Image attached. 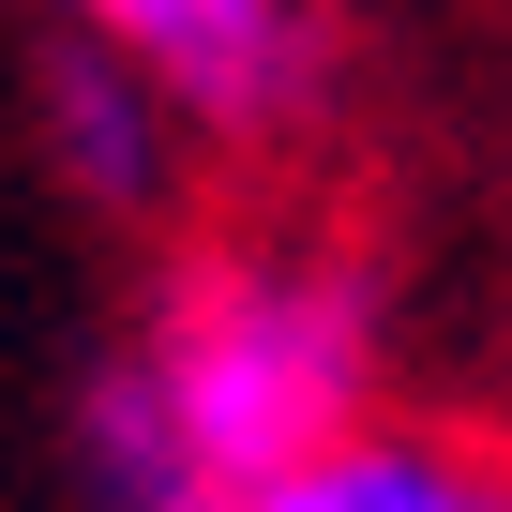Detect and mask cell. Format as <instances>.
I'll return each instance as SVG.
<instances>
[{"label": "cell", "instance_id": "1", "mask_svg": "<svg viewBox=\"0 0 512 512\" xmlns=\"http://www.w3.org/2000/svg\"><path fill=\"white\" fill-rule=\"evenodd\" d=\"M136 392L196 482L256 497L272 467H302L362 422V302L332 272H196L166 302V347L136 362Z\"/></svg>", "mask_w": 512, "mask_h": 512}, {"label": "cell", "instance_id": "3", "mask_svg": "<svg viewBox=\"0 0 512 512\" xmlns=\"http://www.w3.org/2000/svg\"><path fill=\"white\" fill-rule=\"evenodd\" d=\"M241 512H512V482H482V467H452V452H422V437H332V452H302V467H272Z\"/></svg>", "mask_w": 512, "mask_h": 512}, {"label": "cell", "instance_id": "2", "mask_svg": "<svg viewBox=\"0 0 512 512\" xmlns=\"http://www.w3.org/2000/svg\"><path fill=\"white\" fill-rule=\"evenodd\" d=\"M46 16H76L151 106H196V121H287L317 76L302 0H46Z\"/></svg>", "mask_w": 512, "mask_h": 512}, {"label": "cell", "instance_id": "5", "mask_svg": "<svg viewBox=\"0 0 512 512\" xmlns=\"http://www.w3.org/2000/svg\"><path fill=\"white\" fill-rule=\"evenodd\" d=\"M91 467H106V512H241L226 482H196L181 467V437L151 422V392H136V362L91 392Z\"/></svg>", "mask_w": 512, "mask_h": 512}, {"label": "cell", "instance_id": "4", "mask_svg": "<svg viewBox=\"0 0 512 512\" xmlns=\"http://www.w3.org/2000/svg\"><path fill=\"white\" fill-rule=\"evenodd\" d=\"M46 151H61V181H76L91 211H136V196L166 181V106H151L106 46H76V61L46 76Z\"/></svg>", "mask_w": 512, "mask_h": 512}]
</instances>
